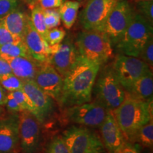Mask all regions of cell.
Returning <instances> with one entry per match:
<instances>
[{
	"mask_svg": "<svg viewBox=\"0 0 153 153\" xmlns=\"http://www.w3.org/2000/svg\"><path fill=\"white\" fill-rule=\"evenodd\" d=\"M100 69L99 65L80 61L63 78L59 104L67 108L91 101L94 85Z\"/></svg>",
	"mask_w": 153,
	"mask_h": 153,
	"instance_id": "6da1fadb",
	"label": "cell"
},
{
	"mask_svg": "<svg viewBox=\"0 0 153 153\" xmlns=\"http://www.w3.org/2000/svg\"><path fill=\"white\" fill-rule=\"evenodd\" d=\"M126 140L133 142L137 131L152 119V101H144L126 93L123 102L112 111Z\"/></svg>",
	"mask_w": 153,
	"mask_h": 153,
	"instance_id": "7a4b0ae2",
	"label": "cell"
},
{
	"mask_svg": "<svg viewBox=\"0 0 153 153\" xmlns=\"http://www.w3.org/2000/svg\"><path fill=\"white\" fill-rule=\"evenodd\" d=\"M80 61L104 65L114 54L109 38L103 31L84 30L78 33L75 41Z\"/></svg>",
	"mask_w": 153,
	"mask_h": 153,
	"instance_id": "3957f363",
	"label": "cell"
},
{
	"mask_svg": "<svg viewBox=\"0 0 153 153\" xmlns=\"http://www.w3.org/2000/svg\"><path fill=\"white\" fill-rule=\"evenodd\" d=\"M152 25L135 11L121 39L115 46L119 54L138 57L148 38L152 35Z\"/></svg>",
	"mask_w": 153,
	"mask_h": 153,
	"instance_id": "277c9868",
	"label": "cell"
},
{
	"mask_svg": "<svg viewBox=\"0 0 153 153\" xmlns=\"http://www.w3.org/2000/svg\"><path fill=\"white\" fill-rule=\"evenodd\" d=\"M95 82L94 87H95L97 101L107 110L113 111L123 102L126 92L116 77L111 66L104 68Z\"/></svg>",
	"mask_w": 153,
	"mask_h": 153,
	"instance_id": "5b68a950",
	"label": "cell"
},
{
	"mask_svg": "<svg viewBox=\"0 0 153 153\" xmlns=\"http://www.w3.org/2000/svg\"><path fill=\"white\" fill-rule=\"evenodd\" d=\"M135 14L130 0H118L108 14L103 32L109 38L113 48L117 45Z\"/></svg>",
	"mask_w": 153,
	"mask_h": 153,
	"instance_id": "8992f818",
	"label": "cell"
},
{
	"mask_svg": "<svg viewBox=\"0 0 153 153\" xmlns=\"http://www.w3.org/2000/svg\"><path fill=\"white\" fill-rule=\"evenodd\" d=\"M70 153H104L105 148L97 133L86 127L72 126L63 133Z\"/></svg>",
	"mask_w": 153,
	"mask_h": 153,
	"instance_id": "52a82bcc",
	"label": "cell"
},
{
	"mask_svg": "<svg viewBox=\"0 0 153 153\" xmlns=\"http://www.w3.org/2000/svg\"><path fill=\"white\" fill-rule=\"evenodd\" d=\"M111 68L126 92L131 89L141 76L152 70L148 65L139 57L122 54L116 56Z\"/></svg>",
	"mask_w": 153,
	"mask_h": 153,
	"instance_id": "ba28073f",
	"label": "cell"
},
{
	"mask_svg": "<svg viewBox=\"0 0 153 153\" xmlns=\"http://www.w3.org/2000/svg\"><path fill=\"white\" fill-rule=\"evenodd\" d=\"M118 0H87L80 11L79 24L84 30L103 31L105 22Z\"/></svg>",
	"mask_w": 153,
	"mask_h": 153,
	"instance_id": "9c48e42d",
	"label": "cell"
},
{
	"mask_svg": "<svg viewBox=\"0 0 153 153\" xmlns=\"http://www.w3.org/2000/svg\"><path fill=\"white\" fill-rule=\"evenodd\" d=\"M68 121L88 127H99L106 118L108 111L98 101L74 105L66 108Z\"/></svg>",
	"mask_w": 153,
	"mask_h": 153,
	"instance_id": "30bf717a",
	"label": "cell"
},
{
	"mask_svg": "<svg viewBox=\"0 0 153 153\" xmlns=\"http://www.w3.org/2000/svg\"><path fill=\"white\" fill-rule=\"evenodd\" d=\"M51 46L49 63L57 72L65 77L80 62L74 42L70 38Z\"/></svg>",
	"mask_w": 153,
	"mask_h": 153,
	"instance_id": "8fae6325",
	"label": "cell"
},
{
	"mask_svg": "<svg viewBox=\"0 0 153 153\" xmlns=\"http://www.w3.org/2000/svg\"><path fill=\"white\" fill-rule=\"evenodd\" d=\"M19 117V135L20 147L24 153H36L41 142L40 123L30 112H20Z\"/></svg>",
	"mask_w": 153,
	"mask_h": 153,
	"instance_id": "7c38bea8",
	"label": "cell"
},
{
	"mask_svg": "<svg viewBox=\"0 0 153 153\" xmlns=\"http://www.w3.org/2000/svg\"><path fill=\"white\" fill-rule=\"evenodd\" d=\"M23 90L27 94L35 106L36 119L40 124L45 123L54 111V99L44 92L33 80L24 81Z\"/></svg>",
	"mask_w": 153,
	"mask_h": 153,
	"instance_id": "4fadbf2b",
	"label": "cell"
},
{
	"mask_svg": "<svg viewBox=\"0 0 153 153\" xmlns=\"http://www.w3.org/2000/svg\"><path fill=\"white\" fill-rule=\"evenodd\" d=\"M33 81L51 98L58 102L63 85V78L49 62H43Z\"/></svg>",
	"mask_w": 153,
	"mask_h": 153,
	"instance_id": "5bb4252c",
	"label": "cell"
},
{
	"mask_svg": "<svg viewBox=\"0 0 153 153\" xmlns=\"http://www.w3.org/2000/svg\"><path fill=\"white\" fill-rule=\"evenodd\" d=\"M99 128L104 148L109 153H118L126 141L112 111H108Z\"/></svg>",
	"mask_w": 153,
	"mask_h": 153,
	"instance_id": "9a60e30c",
	"label": "cell"
},
{
	"mask_svg": "<svg viewBox=\"0 0 153 153\" xmlns=\"http://www.w3.org/2000/svg\"><path fill=\"white\" fill-rule=\"evenodd\" d=\"M22 41L33 59L41 62H49L51 46L35 29L30 18Z\"/></svg>",
	"mask_w": 153,
	"mask_h": 153,
	"instance_id": "2e32d148",
	"label": "cell"
},
{
	"mask_svg": "<svg viewBox=\"0 0 153 153\" xmlns=\"http://www.w3.org/2000/svg\"><path fill=\"white\" fill-rule=\"evenodd\" d=\"M19 145L18 114L0 118V153H16Z\"/></svg>",
	"mask_w": 153,
	"mask_h": 153,
	"instance_id": "e0dca14e",
	"label": "cell"
},
{
	"mask_svg": "<svg viewBox=\"0 0 153 153\" xmlns=\"http://www.w3.org/2000/svg\"><path fill=\"white\" fill-rule=\"evenodd\" d=\"M11 67L12 73L23 81L33 80L36 73L43 62L32 57H2Z\"/></svg>",
	"mask_w": 153,
	"mask_h": 153,
	"instance_id": "ac0fdd59",
	"label": "cell"
},
{
	"mask_svg": "<svg viewBox=\"0 0 153 153\" xmlns=\"http://www.w3.org/2000/svg\"><path fill=\"white\" fill-rule=\"evenodd\" d=\"M29 18L27 14L16 9L4 17L0 23L11 33L22 39Z\"/></svg>",
	"mask_w": 153,
	"mask_h": 153,
	"instance_id": "d6986e66",
	"label": "cell"
},
{
	"mask_svg": "<svg viewBox=\"0 0 153 153\" xmlns=\"http://www.w3.org/2000/svg\"><path fill=\"white\" fill-rule=\"evenodd\" d=\"M126 93L131 97L144 101H152L153 74L150 70L137 80L131 89Z\"/></svg>",
	"mask_w": 153,
	"mask_h": 153,
	"instance_id": "ffe728a7",
	"label": "cell"
},
{
	"mask_svg": "<svg viewBox=\"0 0 153 153\" xmlns=\"http://www.w3.org/2000/svg\"><path fill=\"white\" fill-rule=\"evenodd\" d=\"M80 3L77 1H65L59 7L60 19L67 29H70L76 22Z\"/></svg>",
	"mask_w": 153,
	"mask_h": 153,
	"instance_id": "44dd1931",
	"label": "cell"
},
{
	"mask_svg": "<svg viewBox=\"0 0 153 153\" xmlns=\"http://www.w3.org/2000/svg\"><path fill=\"white\" fill-rule=\"evenodd\" d=\"M0 57H32L23 41L19 43H9L0 46Z\"/></svg>",
	"mask_w": 153,
	"mask_h": 153,
	"instance_id": "7402d4cb",
	"label": "cell"
},
{
	"mask_svg": "<svg viewBox=\"0 0 153 153\" xmlns=\"http://www.w3.org/2000/svg\"><path fill=\"white\" fill-rule=\"evenodd\" d=\"M30 19L35 29L47 41L48 29L45 23L43 9L38 4L34 6L32 8Z\"/></svg>",
	"mask_w": 153,
	"mask_h": 153,
	"instance_id": "603a6c76",
	"label": "cell"
},
{
	"mask_svg": "<svg viewBox=\"0 0 153 153\" xmlns=\"http://www.w3.org/2000/svg\"><path fill=\"white\" fill-rule=\"evenodd\" d=\"M133 142H138L146 148H152L153 145V120L150 119L137 131Z\"/></svg>",
	"mask_w": 153,
	"mask_h": 153,
	"instance_id": "cb8c5ba5",
	"label": "cell"
},
{
	"mask_svg": "<svg viewBox=\"0 0 153 153\" xmlns=\"http://www.w3.org/2000/svg\"><path fill=\"white\" fill-rule=\"evenodd\" d=\"M0 85L8 92L23 89L24 81L11 73L0 76Z\"/></svg>",
	"mask_w": 153,
	"mask_h": 153,
	"instance_id": "d4e9b609",
	"label": "cell"
},
{
	"mask_svg": "<svg viewBox=\"0 0 153 153\" xmlns=\"http://www.w3.org/2000/svg\"><path fill=\"white\" fill-rule=\"evenodd\" d=\"M11 93L13 97L16 99V100L18 101L19 105L22 106L23 110L30 112L36 117V111L35 106H34L33 102L30 100L27 94L25 92L23 89L11 91Z\"/></svg>",
	"mask_w": 153,
	"mask_h": 153,
	"instance_id": "484cf974",
	"label": "cell"
},
{
	"mask_svg": "<svg viewBox=\"0 0 153 153\" xmlns=\"http://www.w3.org/2000/svg\"><path fill=\"white\" fill-rule=\"evenodd\" d=\"M134 7L137 13L141 14L153 24V0L137 1Z\"/></svg>",
	"mask_w": 153,
	"mask_h": 153,
	"instance_id": "4316f807",
	"label": "cell"
},
{
	"mask_svg": "<svg viewBox=\"0 0 153 153\" xmlns=\"http://www.w3.org/2000/svg\"><path fill=\"white\" fill-rule=\"evenodd\" d=\"M44 19L46 27L48 30L57 27L60 24L61 19L58 9H43Z\"/></svg>",
	"mask_w": 153,
	"mask_h": 153,
	"instance_id": "83f0119b",
	"label": "cell"
},
{
	"mask_svg": "<svg viewBox=\"0 0 153 153\" xmlns=\"http://www.w3.org/2000/svg\"><path fill=\"white\" fill-rule=\"evenodd\" d=\"M45 153H70V152L62 136H57L50 142Z\"/></svg>",
	"mask_w": 153,
	"mask_h": 153,
	"instance_id": "f1b7e54d",
	"label": "cell"
},
{
	"mask_svg": "<svg viewBox=\"0 0 153 153\" xmlns=\"http://www.w3.org/2000/svg\"><path fill=\"white\" fill-rule=\"evenodd\" d=\"M139 58L148 65L152 70L153 65V35H151L141 51Z\"/></svg>",
	"mask_w": 153,
	"mask_h": 153,
	"instance_id": "f546056e",
	"label": "cell"
},
{
	"mask_svg": "<svg viewBox=\"0 0 153 153\" xmlns=\"http://www.w3.org/2000/svg\"><path fill=\"white\" fill-rule=\"evenodd\" d=\"M22 41V38L11 33L0 23V46L9 43H19Z\"/></svg>",
	"mask_w": 153,
	"mask_h": 153,
	"instance_id": "4dcf8cb0",
	"label": "cell"
},
{
	"mask_svg": "<svg viewBox=\"0 0 153 153\" xmlns=\"http://www.w3.org/2000/svg\"><path fill=\"white\" fill-rule=\"evenodd\" d=\"M66 32L62 28H53L48 30L47 42L50 45H54L60 43L65 38Z\"/></svg>",
	"mask_w": 153,
	"mask_h": 153,
	"instance_id": "1f68e13d",
	"label": "cell"
},
{
	"mask_svg": "<svg viewBox=\"0 0 153 153\" xmlns=\"http://www.w3.org/2000/svg\"><path fill=\"white\" fill-rule=\"evenodd\" d=\"M16 9H18L17 0H0V21Z\"/></svg>",
	"mask_w": 153,
	"mask_h": 153,
	"instance_id": "d6a6232c",
	"label": "cell"
},
{
	"mask_svg": "<svg viewBox=\"0 0 153 153\" xmlns=\"http://www.w3.org/2000/svg\"><path fill=\"white\" fill-rule=\"evenodd\" d=\"M5 106L7 110L12 114H19L20 112L24 111L22 106L19 105L18 101L13 97L11 92H7L6 97Z\"/></svg>",
	"mask_w": 153,
	"mask_h": 153,
	"instance_id": "836d02e7",
	"label": "cell"
},
{
	"mask_svg": "<svg viewBox=\"0 0 153 153\" xmlns=\"http://www.w3.org/2000/svg\"><path fill=\"white\" fill-rule=\"evenodd\" d=\"M62 3V0H37L36 1V4L43 9L58 8Z\"/></svg>",
	"mask_w": 153,
	"mask_h": 153,
	"instance_id": "e575fe53",
	"label": "cell"
},
{
	"mask_svg": "<svg viewBox=\"0 0 153 153\" xmlns=\"http://www.w3.org/2000/svg\"><path fill=\"white\" fill-rule=\"evenodd\" d=\"M12 73L11 67L7 61L0 57V76Z\"/></svg>",
	"mask_w": 153,
	"mask_h": 153,
	"instance_id": "d590c367",
	"label": "cell"
},
{
	"mask_svg": "<svg viewBox=\"0 0 153 153\" xmlns=\"http://www.w3.org/2000/svg\"><path fill=\"white\" fill-rule=\"evenodd\" d=\"M118 153H139L137 150L135 149L133 145L130 144V143H125L123 146L122 147L121 149L119 150Z\"/></svg>",
	"mask_w": 153,
	"mask_h": 153,
	"instance_id": "8d00e7d4",
	"label": "cell"
},
{
	"mask_svg": "<svg viewBox=\"0 0 153 153\" xmlns=\"http://www.w3.org/2000/svg\"><path fill=\"white\" fill-rule=\"evenodd\" d=\"M7 91L0 85V106H5L6 97H7Z\"/></svg>",
	"mask_w": 153,
	"mask_h": 153,
	"instance_id": "74e56055",
	"label": "cell"
},
{
	"mask_svg": "<svg viewBox=\"0 0 153 153\" xmlns=\"http://www.w3.org/2000/svg\"><path fill=\"white\" fill-rule=\"evenodd\" d=\"M25 1H26V3H28V4L30 6H34L36 5V1H37V0H24Z\"/></svg>",
	"mask_w": 153,
	"mask_h": 153,
	"instance_id": "f35d334b",
	"label": "cell"
},
{
	"mask_svg": "<svg viewBox=\"0 0 153 153\" xmlns=\"http://www.w3.org/2000/svg\"><path fill=\"white\" fill-rule=\"evenodd\" d=\"M131 1H135V2H137V1H147V0H131Z\"/></svg>",
	"mask_w": 153,
	"mask_h": 153,
	"instance_id": "ab89813d",
	"label": "cell"
},
{
	"mask_svg": "<svg viewBox=\"0 0 153 153\" xmlns=\"http://www.w3.org/2000/svg\"><path fill=\"white\" fill-rule=\"evenodd\" d=\"M1 114H2V110H1V106H0V118H1Z\"/></svg>",
	"mask_w": 153,
	"mask_h": 153,
	"instance_id": "60d3db41",
	"label": "cell"
},
{
	"mask_svg": "<svg viewBox=\"0 0 153 153\" xmlns=\"http://www.w3.org/2000/svg\"><path fill=\"white\" fill-rule=\"evenodd\" d=\"M76 1H83V0H76Z\"/></svg>",
	"mask_w": 153,
	"mask_h": 153,
	"instance_id": "b9f144b4",
	"label": "cell"
},
{
	"mask_svg": "<svg viewBox=\"0 0 153 153\" xmlns=\"http://www.w3.org/2000/svg\"><path fill=\"white\" fill-rule=\"evenodd\" d=\"M62 1H63V2H64V1H66V0H62Z\"/></svg>",
	"mask_w": 153,
	"mask_h": 153,
	"instance_id": "7bdbcfd3",
	"label": "cell"
},
{
	"mask_svg": "<svg viewBox=\"0 0 153 153\" xmlns=\"http://www.w3.org/2000/svg\"><path fill=\"white\" fill-rule=\"evenodd\" d=\"M104 153H105V152H104Z\"/></svg>",
	"mask_w": 153,
	"mask_h": 153,
	"instance_id": "ee69618b",
	"label": "cell"
}]
</instances>
